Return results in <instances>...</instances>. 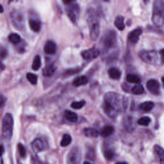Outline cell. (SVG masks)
<instances>
[{
  "label": "cell",
  "instance_id": "cell-1",
  "mask_svg": "<svg viewBox=\"0 0 164 164\" xmlns=\"http://www.w3.org/2000/svg\"><path fill=\"white\" fill-rule=\"evenodd\" d=\"M128 103V101L126 96L116 92H109L104 96L103 109L108 116L115 118L119 113L126 110Z\"/></svg>",
  "mask_w": 164,
  "mask_h": 164
},
{
  "label": "cell",
  "instance_id": "cell-2",
  "mask_svg": "<svg viewBox=\"0 0 164 164\" xmlns=\"http://www.w3.org/2000/svg\"><path fill=\"white\" fill-rule=\"evenodd\" d=\"M85 16L89 28L90 37L92 41H95L97 40L100 32V25L98 13L94 8L90 7L86 10Z\"/></svg>",
  "mask_w": 164,
  "mask_h": 164
},
{
  "label": "cell",
  "instance_id": "cell-3",
  "mask_svg": "<svg viewBox=\"0 0 164 164\" xmlns=\"http://www.w3.org/2000/svg\"><path fill=\"white\" fill-rule=\"evenodd\" d=\"M103 56L107 58L110 50L117 51V35L113 30H110L106 32L103 37Z\"/></svg>",
  "mask_w": 164,
  "mask_h": 164
},
{
  "label": "cell",
  "instance_id": "cell-4",
  "mask_svg": "<svg viewBox=\"0 0 164 164\" xmlns=\"http://www.w3.org/2000/svg\"><path fill=\"white\" fill-rule=\"evenodd\" d=\"M152 21L157 27H161L164 24V2L156 0L153 8Z\"/></svg>",
  "mask_w": 164,
  "mask_h": 164
},
{
  "label": "cell",
  "instance_id": "cell-5",
  "mask_svg": "<svg viewBox=\"0 0 164 164\" xmlns=\"http://www.w3.org/2000/svg\"><path fill=\"white\" fill-rule=\"evenodd\" d=\"M14 119L11 113H7L2 121V137L5 140L11 139L13 133Z\"/></svg>",
  "mask_w": 164,
  "mask_h": 164
},
{
  "label": "cell",
  "instance_id": "cell-6",
  "mask_svg": "<svg viewBox=\"0 0 164 164\" xmlns=\"http://www.w3.org/2000/svg\"><path fill=\"white\" fill-rule=\"evenodd\" d=\"M67 6L66 13L73 23H76L78 19L80 12L79 5L74 1H63Z\"/></svg>",
  "mask_w": 164,
  "mask_h": 164
},
{
  "label": "cell",
  "instance_id": "cell-7",
  "mask_svg": "<svg viewBox=\"0 0 164 164\" xmlns=\"http://www.w3.org/2000/svg\"><path fill=\"white\" fill-rule=\"evenodd\" d=\"M12 23L19 30H23L24 27V18L23 13L17 9H14L11 13Z\"/></svg>",
  "mask_w": 164,
  "mask_h": 164
},
{
  "label": "cell",
  "instance_id": "cell-8",
  "mask_svg": "<svg viewBox=\"0 0 164 164\" xmlns=\"http://www.w3.org/2000/svg\"><path fill=\"white\" fill-rule=\"evenodd\" d=\"M139 56L142 60L149 64H155L158 60V54L155 51L142 50L139 53Z\"/></svg>",
  "mask_w": 164,
  "mask_h": 164
},
{
  "label": "cell",
  "instance_id": "cell-9",
  "mask_svg": "<svg viewBox=\"0 0 164 164\" xmlns=\"http://www.w3.org/2000/svg\"><path fill=\"white\" fill-rule=\"evenodd\" d=\"M82 155L80 149L77 148H73L69 152L67 159V164H80Z\"/></svg>",
  "mask_w": 164,
  "mask_h": 164
},
{
  "label": "cell",
  "instance_id": "cell-10",
  "mask_svg": "<svg viewBox=\"0 0 164 164\" xmlns=\"http://www.w3.org/2000/svg\"><path fill=\"white\" fill-rule=\"evenodd\" d=\"M83 59L86 60H93L100 55V51L96 47H92L90 49L83 51L81 53Z\"/></svg>",
  "mask_w": 164,
  "mask_h": 164
},
{
  "label": "cell",
  "instance_id": "cell-11",
  "mask_svg": "<svg viewBox=\"0 0 164 164\" xmlns=\"http://www.w3.org/2000/svg\"><path fill=\"white\" fill-rule=\"evenodd\" d=\"M160 83L154 79L149 80L146 83V87L148 90L154 95H158L160 92Z\"/></svg>",
  "mask_w": 164,
  "mask_h": 164
},
{
  "label": "cell",
  "instance_id": "cell-12",
  "mask_svg": "<svg viewBox=\"0 0 164 164\" xmlns=\"http://www.w3.org/2000/svg\"><path fill=\"white\" fill-rule=\"evenodd\" d=\"M142 33V29L141 28H137L135 30H132L131 32L129 33L128 35V41L131 43V44H136L139 40L140 35Z\"/></svg>",
  "mask_w": 164,
  "mask_h": 164
},
{
  "label": "cell",
  "instance_id": "cell-13",
  "mask_svg": "<svg viewBox=\"0 0 164 164\" xmlns=\"http://www.w3.org/2000/svg\"><path fill=\"white\" fill-rule=\"evenodd\" d=\"M56 44L53 41H47L44 45V50L47 55H54L56 51Z\"/></svg>",
  "mask_w": 164,
  "mask_h": 164
},
{
  "label": "cell",
  "instance_id": "cell-14",
  "mask_svg": "<svg viewBox=\"0 0 164 164\" xmlns=\"http://www.w3.org/2000/svg\"><path fill=\"white\" fill-rule=\"evenodd\" d=\"M28 23L32 31L35 32H38L40 31L41 28V23L39 21V19L35 17H32L29 19Z\"/></svg>",
  "mask_w": 164,
  "mask_h": 164
},
{
  "label": "cell",
  "instance_id": "cell-15",
  "mask_svg": "<svg viewBox=\"0 0 164 164\" xmlns=\"http://www.w3.org/2000/svg\"><path fill=\"white\" fill-rule=\"evenodd\" d=\"M32 147L35 153H39L44 149V144L42 139L37 138L32 143Z\"/></svg>",
  "mask_w": 164,
  "mask_h": 164
},
{
  "label": "cell",
  "instance_id": "cell-16",
  "mask_svg": "<svg viewBox=\"0 0 164 164\" xmlns=\"http://www.w3.org/2000/svg\"><path fill=\"white\" fill-rule=\"evenodd\" d=\"M56 71V67L53 64H50L46 65L42 70V74L46 77L51 76Z\"/></svg>",
  "mask_w": 164,
  "mask_h": 164
},
{
  "label": "cell",
  "instance_id": "cell-17",
  "mask_svg": "<svg viewBox=\"0 0 164 164\" xmlns=\"http://www.w3.org/2000/svg\"><path fill=\"white\" fill-rule=\"evenodd\" d=\"M154 151L157 155L160 164H164V149L159 145L154 146Z\"/></svg>",
  "mask_w": 164,
  "mask_h": 164
},
{
  "label": "cell",
  "instance_id": "cell-18",
  "mask_svg": "<svg viewBox=\"0 0 164 164\" xmlns=\"http://www.w3.org/2000/svg\"><path fill=\"white\" fill-rule=\"evenodd\" d=\"M114 132V128L111 125H106L103 126L100 130V135L104 137H107Z\"/></svg>",
  "mask_w": 164,
  "mask_h": 164
},
{
  "label": "cell",
  "instance_id": "cell-19",
  "mask_svg": "<svg viewBox=\"0 0 164 164\" xmlns=\"http://www.w3.org/2000/svg\"><path fill=\"white\" fill-rule=\"evenodd\" d=\"M89 80L88 78L86 76H78L76 78L73 82V85L75 86H80L82 85H86L88 83Z\"/></svg>",
  "mask_w": 164,
  "mask_h": 164
},
{
  "label": "cell",
  "instance_id": "cell-20",
  "mask_svg": "<svg viewBox=\"0 0 164 164\" xmlns=\"http://www.w3.org/2000/svg\"><path fill=\"white\" fill-rule=\"evenodd\" d=\"M64 115L65 119L71 122H76L78 121V115L71 110H65Z\"/></svg>",
  "mask_w": 164,
  "mask_h": 164
},
{
  "label": "cell",
  "instance_id": "cell-21",
  "mask_svg": "<svg viewBox=\"0 0 164 164\" xmlns=\"http://www.w3.org/2000/svg\"><path fill=\"white\" fill-rule=\"evenodd\" d=\"M110 78L113 80H119L121 78V73L119 70L115 67H111L108 71Z\"/></svg>",
  "mask_w": 164,
  "mask_h": 164
},
{
  "label": "cell",
  "instance_id": "cell-22",
  "mask_svg": "<svg viewBox=\"0 0 164 164\" xmlns=\"http://www.w3.org/2000/svg\"><path fill=\"white\" fill-rule=\"evenodd\" d=\"M83 133L86 137L95 138L98 136V131L94 128H86L83 130Z\"/></svg>",
  "mask_w": 164,
  "mask_h": 164
},
{
  "label": "cell",
  "instance_id": "cell-23",
  "mask_svg": "<svg viewBox=\"0 0 164 164\" xmlns=\"http://www.w3.org/2000/svg\"><path fill=\"white\" fill-rule=\"evenodd\" d=\"M154 106H155V104H154L153 102L146 101V102H144L140 104L139 109L143 112H148L151 111L153 109Z\"/></svg>",
  "mask_w": 164,
  "mask_h": 164
},
{
  "label": "cell",
  "instance_id": "cell-24",
  "mask_svg": "<svg viewBox=\"0 0 164 164\" xmlns=\"http://www.w3.org/2000/svg\"><path fill=\"white\" fill-rule=\"evenodd\" d=\"M124 126L128 131H133L135 129V124L133 118L131 116H128L126 117L124 121Z\"/></svg>",
  "mask_w": 164,
  "mask_h": 164
},
{
  "label": "cell",
  "instance_id": "cell-25",
  "mask_svg": "<svg viewBox=\"0 0 164 164\" xmlns=\"http://www.w3.org/2000/svg\"><path fill=\"white\" fill-rule=\"evenodd\" d=\"M114 24L115 27H116L120 31H122L123 30H124L125 25L124 23V17L122 16H117L116 19H115Z\"/></svg>",
  "mask_w": 164,
  "mask_h": 164
},
{
  "label": "cell",
  "instance_id": "cell-26",
  "mask_svg": "<svg viewBox=\"0 0 164 164\" xmlns=\"http://www.w3.org/2000/svg\"><path fill=\"white\" fill-rule=\"evenodd\" d=\"M126 80L128 82L131 83H137L138 85L140 83V79L139 77L137 75L133 74H128L126 76Z\"/></svg>",
  "mask_w": 164,
  "mask_h": 164
},
{
  "label": "cell",
  "instance_id": "cell-27",
  "mask_svg": "<svg viewBox=\"0 0 164 164\" xmlns=\"http://www.w3.org/2000/svg\"><path fill=\"white\" fill-rule=\"evenodd\" d=\"M8 40L11 43L16 44L21 42V38L19 34L16 33H12L8 35Z\"/></svg>",
  "mask_w": 164,
  "mask_h": 164
},
{
  "label": "cell",
  "instance_id": "cell-28",
  "mask_svg": "<svg viewBox=\"0 0 164 164\" xmlns=\"http://www.w3.org/2000/svg\"><path fill=\"white\" fill-rule=\"evenodd\" d=\"M71 141H72V138L70 135L64 134L63 135L62 139L61 140L60 145L62 147H66L69 145V144L71 143Z\"/></svg>",
  "mask_w": 164,
  "mask_h": 164
},
{
  "label": "cell",
  "instance_id": "cell-29",
  "mask_svg": "<svg viewBox=\"0 0 164 164\" xmlns=\"http://www.w3.org/2000/svg\"><path fill=\"white\" fill-rule=\"evenodd\" d=\"M41 66V60L39 55H36L32 63V69L34 71H37L40 69Z\"/></svg>",
  "mask_w": 164,
  "mask_h": 164
},
{
  "label": "cell",
  "instance_id": "cell-30",
  "mask_svg": "<svg viewBox=\"0 0 164 164\" xmlns=\"http://www.w3.org/2000/svg\"><path fill=\"white\" fill-rule=\"evenodd\" d=\"M131 93H133V94H135V95H140L144 93V89L143 87V86L140 84H138L135 85L134 86H133L131 90Z\"/></svg>",
  "mask_w": 164,
  "mask_h": 164
},
{
  "label": "cell",
  "instance_id": "cell-31",
  "mask_svg": "<svg viewBox=\"0 0 164 164\" xmlns=\"http://www.w3.org/2000/svg\"><path fill=\"white\" fill-rule=\"evenodd\" d=\"M85 104H86V101L85 100H82L80 101H74L72 103V104H71V107L74 109L79 110L83 108L85 105Z\"/></svg>",
  "mask_w": 164,
  "mask_h": 164
},
{
  "label": "cell",
  "instance_id": "cell-32",
  "mask_svg": "<svg viewBox=\"0 0 164 164\" xmlns=\"http://www.w3.org/2000/svg\"><path fill=\"white\" fill-rule=\"evenodd\" d=\"M26 78L32 85H36L37 83V76L35 74L28 73L26 74Z\"/></svg>",
  "mask_w": 164,
  "mask_h": 164
},
{
  "label": "cell",
  "instance_id": "cell-33",
  "mask_svg": "<svg viewBox=\"0 0 164 164\" xmlns=\"http://www.w3.org/2000/svg\"><path fill=\"white\" fill-rule=\"evenodd\" d=\"M150 122H151V119L149 117H142L140 118L137 121V123L139 125H141V126H148Z\"/></svg>",
  "mask_w": 164,
  "mask_h": 164
},
{
  "label": "cell",
  "instance_id": "cell-34",
  "mask_svg": "<svg viewBox=\"0 0 164 164\" xmlns=\"http://www.w3.org/2000/svg\"><path fill=\"white\" fill-rule=\"evenodd\" d=\"M17 148H18L19 156H20L21 158H24L26 155V151L24 146L22 144H19Z\"/></svg>",
  "mask_w": 164,
  "mask_h": 164
},
{
  "label": "cell",
  "instance_id": "cell-35",
  "mask_svg": "<svg viewBox=\"0 0 164 164\" xmlns=\"http://www.w3.org/2000/svg\"><path fill=\"white\" fill-rule=\"evenodd\" d=\"M104 156L109 160L112 159L113 157V151L112 149H108L105 151Z\"/></svg>",
  "mask_w": 164,
  "mask_h": 164
},
{
  "label": "cell",
  "instance_id": "cell-36",
  "mask_svg": "<svg viewBox=\"0 0 164 164\" xmlns=\"http://www.w3.org/2000/svg\"><path fill=\"white\" fill-rule=\"evenodd\" d=\"M7 55H8V51H7V49L2 46V48H1V58H2V60L5 59V58L7 56Z\"/></svg>",
  "mask_w": 164,
  "mask_h": 164
},
{
  "label": "cell",
  "instance_id": "cell-37",
  "mask_svg": "<svg viewBox=\"0 0 164 164\" xmlns=\"http://www.w3.org/2000/svg\"><path fill=\"white\" fill-rule=\"evenodd\" d=\"M80 69H70L68 71H66L65 74L66 75H71V74H76L77 73H79Z\"/></svg>",
  "mask_w": 164,
  "mask_h": 164
},
{
  "label": "cell",
  "instance_id": "cell-38",
  "mask_svg": "<svg viewBox=\"0 0 164 164\" xmlns=\"http://www.w3.org/2000/svg\"><path fill=\"white\" fill-rule=\"evenodd\" d=\"M160 55L161 56V59L163 62H164V49H162L160 51Z\"/></svg>",
  "mask_w": 164,
  "mask_h": 164
},
{
  "label": "cell",
  "instance_id": "cell-39",
  "mask_svg": "<svg viewBox=\"0 0 164 164\" xmlns=\"http://www.w3.org/2000/svg\"><path fill=\"white\" fill-rule=\"evenodd\" d=\"M5 98L3 97V95H2L1 96V106H2V108H3V104L5 103Z\"/></svg>",
  "mask_w": 164,
  "mask_h": 164
},
{
  "label": "cell",
  "instance_id": "cell-40",
  "mask_svg": "<svg viewBox=\"0 0 164 164\" xmlns=\"http://www.w3.org/2000/svg\"><path fill=\"white\" fill-rule=\"evenodd\" d=\"M115 164H128L126 162H118Z\"/></svg>",
  "mask_w": 164,
  "mask_h": 164
},
{
  "label": "cell",
  "instance_id": "cell-41",
  "mask_svg": "<svg viewBox=\"0 0 164 164\" xmlns=\"http://www.w3.org/2000/svg\"><path fill=\"white\" fill-rule=\"evenodd\" d=\"M162 85H163V86L164 87V76L162 77Z\"/></svg>",
  "mask_w": 164,
  "mask_h": 164
},
{
  "label": "cell",
  "instance_id": "cell-42",
  "mask_svg": "<svg viewBox=\"0 0 164 164\" xmlns=\"http://www.w3.org/2000/svg\"><path fill=\"white\" fill-rule=\"evenodd\" d=\"M0 7H1V13H2L3 12V8L2 5H0Z\"/></svg>",
  "mask_w": 164,
  "mask_h": 164
},
{
  "label": "cell",
  "instance_id": "cell-43",
  "mask_svg": "<svg viewBox=\"0 0 164 164\" xmlns=\"http://www.w3.org/2000/svg\"><path fill=\"white\" fill-rule=\"evenodd\" d=\"M5 68V65H4L3 64H2V71H3V70Z\"/></svg>",
  "mask_w": 164,
  "mask_h": 164
},
{
  "label": "cell",
  "instance_id": "cell-44",
  "mask_svg": "<svg viewBox=\"0 0 164 164\" xmlns=\"http://www.w3.org/2000/svg\"><path fill=\"white\" fill-rule=\"evenodd\" d=\"M83 164H91V163H89V162H85L83 163Z\"/></svg>",
  "mask_w": 164,
  "mask_h": 164
},
{
  "label": "cell",
  "instance_id": "cell-45",
  "mask_svg": "<svg viewBox=\"0 0 164 164\" xmlns=\"http://www.w3.org/2000/svg\"><path fill=\"white\" fill-rule=\"evenodd\" d=\"M35 164H37V162H36V161H35Z\"/></svg>",
  "mask_w": 164,
  "mask_h": 164
}]
</instances>
